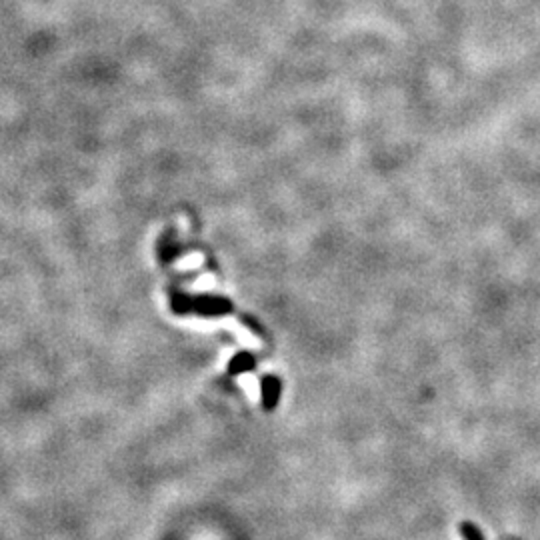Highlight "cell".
I'll return each mask as SVG.
<instances>
[{"label":"cell","mask_w":540,"mask_h":540,"mask_svg":"<svg viewBox=\"0 0 540 540\" xmlns=\"http://www.w3.org/2000/svg\"><path fill=\"white\" fill-rule=\"evenodd\" d=\"M187 325L190 327H196V329H228L231 332H235V336L244 344V347H250V349H259L260 340L246 329L242 327L236 318H231V316H224V318H212V320H202V318H187Z\"/></svg>","instance_id":"1"},{"label":"cell","mask_w":540,"mask_h":540,"mask_svg":"<svg viewBox=\"0 0 540 540\" xmlns=\"http://www.w3.org/2000/svg\"><path fill=\"white\" fill-rule=\"evenodd\" d=\"M238 384L242 386V390L246 392V397H248V400L250 402H259L260 400V384H259V378L255 375H250V373H242V375H238Z\"/></svg>","instance_id":"2"},{"label":"cell","mask_w":540,"mask_h":540,"mask_svg":"<svg viewBox=\"0 0 540 540\" xmlns=\"http://www.w3.org/2000/svg\"><path fill=\"white\" fill-rule=\"evenodd\" d=\"M202 262H204V255H200V253H192V255H188V257H185L183 260H178L176 266L183 268V270H190V268H198Z\"/></svg>","instance_id":"3"},{"label":"cell","mask_w":540,"mask_h":540,"mask_svg":"<svg viewBox=\"0 0 540 540\" xmlns=\"http://www.w3.org/2000/svg\"><path fill=\"white\" fill-rule=\"evenodd\" d=\"M212 288H216V279L212 274H202L198 281L192 284L194 292H207V290H212Z\"/></svg>","instance_id":"4"}]
</instances>
